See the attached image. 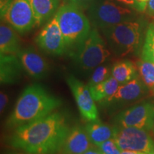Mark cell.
Returning <instances> with one entry per match:
<instances>
[{"label": "cell", "mask_w": 154, "mask_h": 154, "mask_svg": "<svg viewBox=\"0 0 154 154\" xmlns=\"http://www.w3.org/2000/svg\"><path fill=\"white\" fill-rule=\"evenodd\" d=\"M70 128L66 115L54 111L13 130L7 142L13 149L31 154H57Z\"/></svg>", "instance_id": "6da1fadb"}, {"label": "cell", "mask_w": 154, "mask_h": 154, "mask_svg": "<svg viewBox=\"0 0 154 154\" xmlns=\"http://www.w3.org/2000/svg\"><path fill=\"white\" fill-rule=\"evenodd\" d=\"M62 103L61 99L49 93L41 84H31L19 96L6 121V128L14 130L38 120L54 112Z\"/></svg>", "instance_id": "7a4b0ae2"}, {"label": "cell", "mask_w": 154, "mask_h": 154, "mask_svg": "<svg viewBox=\"0 0 154 154\" xmlns=\"http://www.w3.org/2000/svg\"><path fill=\"white\" fill-rule=\"evenodd\" d=\"M143 24L131 20L101 29L108 47L117 57H124L138 52L142 44Z\"/></svg>", "instance_id": "3957f363"}, {"label": "cell", "mask_w": 154, "mask_h": 154, "mask_svg": "<svg viewBox=\"0 0 154 154\" xmlns=\"http://www.w3.org/2000/svg\"><path fill=\"white\" fill-rule=\"evenodd\" d=\"M55 17L66 44V52H73L91 32L89 19L80 7L68 4L58 9Z\"/></svg>", "instance_id": "277c9868"}, {"label": "cell", "mask_w": 154, "mask_h": 154, "mask_svg": "<svg viewBox=\"0 0 154 154\" xmlns=\"http://www.w3.org/2000/svg\"><path fill=\"white\" fill-rule=\"evenodd\" d=\"M111 54L106 42L95 28L69 55L77 70L84 76H89L96 67L110 60Z\"/></svg>", "instance_id": "5b68a950"}, {"label": "cell", "mask_w": 154, "mask_h": 154, "mask_svg": "<svg viewBox=\"0 0 154 154\" xmlns=\"http://www.w3.org/2000/svg\"><path fill=\"white\" fill-rule=\"evenodd\" d=\"M88 19L96 28L100 29L134 20L136 10L117 4L113 0H96L88 8Z\"/></svg>", "instance_id": "8992f818"}, {"label": "cell", "mask_w": 154, "mask_h": 154, "mask_svg": "<svg viewBox=\"0 0 154 154\" xmlns=\"http://www.w3.org/2000/svg\"><path fill=\"white\" fill-rule=\"evenodd\" d=\"M115 126L135 127L150 131L154 126V103L144 101L120 111L113 120Z\"/></svg>", "instance_id": "52a82bcc"}, {"label": "cell", "mask_w": 154, "mask_h": 154, "mask_svg": "<svg viewBox=\"0 0 154 154\" xmlns=\"http://www.w3.org/2000/svg\"><path fill=\"white\" fill-rule=\"evenodd\" d=\"M114 126L113 139L121 151H134L151 154L154 140L147 131L135 127Z\"/></svg>", "instance_id": "ba28073f"}, {"label": "cell", "mask_w": 154, "mask_h": 154, "mask_svg": "<svg viewBox=\"0 0 154 154\" xmlns=\"http://www.w3.org/2000/svg\"><path fill=\"white\" fill-rule=\"evenodd\" d=\"M149 93V88L140 76H138L129 82L120 84L118 90L112 96L99 104L108 110L113 111L138 101Z\"/></svg>", "instance_id": "9c48e42d"}, {"label": "cell", "mask_w": 154, "mask_h": 154, "mask_svg": "<svg viewBox=\"0 0 154 154\" xmlns=\"http://www.w3.org/2000/svg\"><path fill=\"white\" fill-rule=\"evenodd\" d=\"M1 17L19 34L29 32L36 25L33 9L28 0H12Z\"/></svg>", "instance_id": "30bf717a"}, {"label": "cell", "mask_w": 154, "mask_h": 154, "mask_svg": "<svg viewBox=\"0 0 154 154\" xmlns=\"http://www.w3.org/2000/svg\"><path fill=\"white\" fill-rule=\"evenodd\" d=\"M66 83L72 91L82 118L87 121L98 120L97 106L87 84H84L72 74L66 76Z\"/></svg>", "instance_id": "8fae6325"}, {"label": "cell", "mask_w": 154, "mask_h": 154, "mask_svg": "<svg viewBox=\"0 0 154 154\" xmlns=\"http://www.w3.org/2000/svg\"><path fill=\"white\" fill-rule=\"evenodd\" d=\"M35 42L38 47L48 54L61 56L66 52L64 38L55 16L42 29Z\"/></svg>", "instance_id": "7c38bea8"}, {"label": "cell", "mask_w": 154, "mask_h": 154, "mask_svg": "<svg viewBox=\"0 0 154 154\" xmlns=\"http://www.w3.org/2000/svg\"><path fill=\"white\" fill-rule=\"evenodd\" d=\"M24 72L34 79H42L47 76L50 70L46 59L33 47L21 49L17 54Z\"/></svg>", "instance_id": "4fadbf2b"}, {"label": "cell", "mask_w": 154, "mask_h": 154, "mask_svg": "<svg viewBox=\"0 0 154 154\" xmlns=\"http://www.w3.org/2000/svg\"><path fill=\"white\" fill-rule=\"evenodd\" d=\"M94 146L84 127L76 124L71 127L59 153L82 154Z\"/></svg>", "instance_id": "5bb4252c"}, {"label": "cell", "mask_w": 154, "mask_h": 154, "mask_svg": "<svg viewBox=\"0 0 154 154\" xmlns=\"http://www.w3.org/2000/svg\"><path fill=\"white\" fill-rule=\"evenodd\" d=\"M24 71L17 54H0V82L3 85L19 82Z\"/></svg>", "instance_id": "9a60e30c"}, {"label": "cell", "mask_w": 154, "mask_h": 154, "mask_svg": "<svg viewBox=\"0 0 154 154\" xmlns=\"http://www.w3.org/2000/svg\"><path fill=\"white\" fill-rule=\"evenodd\" d=\"M21 49L19 36L14 29L2 21L0 25V54H17Z\"/></svg>", "instance_id": "2e32d148"}, {"label": "cell", "mask_w": 154, "mask_h": 154, "mask_svg": "<svg viewBox=\"0 0 154 154\" xmlns=\"http://www.w3.org/2000/svg\"><path fill=\"white\" fill-rule=\"evenodd\" d=\"M88 138L93 145L98 146L106 140L113 138L114 126L104 124L99 119L88 121L84 126Z\"/></svg>", "instance_id": "e0dca14e"}, {"label": "cell", "mask_w": 154, "mask_h": 154, "mask_svg": "<svg viewBox=\"0 0 154 154\" xmlns=\"http://www.w3.org/2000/svg\"><path fill=\"white\" fill-rule=\"evenodd\" d=\"M111 76L120 84H126L139 76L137 67L132 61L123 59L116 61L111 66Z\"/></svg>", "instance_id": "ac0fdd59"}, {"label": "cell", "mask_w": 154, "mask_h": 154, "mask_svg": "<svg viewBox=\"0 0 154 154\" xmlns=\"http://www.w3.org/2000/svg\"><path fill=\"white\" fill-rule=\"evenodd\" d=\"M33 9L36 25H40L50 19L59 6V0H28Z\"/></svg>", "instance_id": "d6986e66"}, {"label": "cell", "mask_w": 154, "mask_h": 154, "mask_svg": "<svg viewBox=\"0 0 154 154\" xmlns=\"http://www.w3.org/2000/svg\"><path fill=\"white\" fill-rule=\"evenodd\" d=\"M119 86V82L111 76L99 85L89 88V89L95 101L101 103L112 96L118 90Z\"/></svg>", "instance_id": "ffe728a7"}, {"label": "cell", "mask_w": 154, "mask_h": 154, "mask_svg": "<svg viewBox=\"0 0 154 154\" xmlns=\"http://www.w3.org/2000/svg\"><path fill=\"white\" fill-rule=\"evenodd\" d=\"M136 65L140 79L149 88L150 93L154 96V63L140 59Z\"/></svg>", "instance_id": "44dd1931"}, {"label": "cell", "mask_w": 154, "mask_h": 154, "mask_svg": "<svg viewBox=\"0 0 154 154\" xmlns=\"http://www.w3.org/2000/svg\"><path fill=\"white\" fill-rule=\"evenodd\" d=\"M111 76V67L109 66L106 63L99 66L92 72L89 76L87 86L88 88L94 87L103 82Z\"/></svg>", "instance_id": "7402d4cb"}, {"label": "cell", "mask_w": 154, "mask_h": 154, "mask_svg": "<svg viewBox=\"0 0 154 154\" xmlns=\"http://www.w3.org/2000/svg\"><path fill=\"white\" fill-rule=\"evenodd\" d=\"M141 59L154 63V23L150 24L146 31L145 40L142 48Z\"/></svg>", "instance_id": "603a6c76"}, {"label": "cell", "mask_w": 154, "mask_h": 154, "mask_svg": "<svg viewBox=\"0 0 154 154\" xmlns=\"http://www.w3.org/2000/svg\"><path fill=\"white\" fill-rule=\"evenodd\" d=\"M103 154H120L121 150L113 138H111L96 146Z\"/></svg>", "instance_id": "cb8c5ba5"}, {"label": "cell", "mask_w": 154, "mask_h": 154, "mask_svg": "<svg viewBox=\"0 0 154 154\" xmlns=\"http://www.w3.org/2000/svg\"><path fill=\"white\" fill-rule=\"evenodd\" d=\"M113 1L120 5L129 7V8L134 9L135 10L138 11V7L135 0H113Z\"/></svg>", "instance_id": "d4e9b609"}, {"label": "cell", "mask_w": 154, "mask_h": 154, "mask_svg": "<svg viewBox=\"0 0 154 154\" xmlns=\"http://www.w3.org/2000/svg\"><path fill=\"white\" fill-rule=\"evenodd\" d=\"M9 101V96L6 92L1 91L0 94V111L1 113H4Z\"/></svg>", "instance_id": "484cf974"}, {"label": "cell", "mask_w": 154, "mask_h": 154, "mask_svg": "<svg viewBox=\"0 0 154 154\" xmlns=\"http://www.w3.org/2000/svg\"><path fill=\"white\" fill-rule=\"evenodd\" d=\"M73 3L80 8L88 9L96 0H72Z\"/></svg>", "instance_id": "4316f807"}, {"label": "cell", "mask_w": 154, "mask_h": 154, "mask_svg": "<svg viewBox=\"0 0 154 154\" xmlns=\"http://www.w3.org/2000/svg\"><path fill=\"white\" fill-rule=\"evenodd\" d=\"M138 7V11H144L147 7L148 2L149 0H135Z\"/></svg>", "instance_id": "83f0119b"}, {"label": "cell", "mask_w": 154, "mask_h": 154, "mask_svg": "<svg viewBox=\"0 0 154 154\" xmlns=\"http://www.w3.org/2000/svg\"><path fill=\"white\" fill-rule=\"evenodd\" d=\"M146 9H147L148 14L151 17H154V0H149Z\"/></svg>", "instance_id": "f1b7e54d"}, {"label": "cell", "mask_w": 154, "mask_h": 154, "mask_svg": "<svg viewBox=\"0 0 154 154\" xmlns=\"http://www.w3.org/2000/svg\"><path fill=\"white\" fill-rule=\"evenodd\" d=\"M82 154H103V153H102V152L100 151L98 148L97 149H96V148L92 147L91 149L87 150V151Z\"/></svg>", "instance_id": "f546056e"}, {"label": "cell", "mask_w": 154, "mask_h": 154, "mask_svg": "<svg viewBox=\"0 0 154 154\" xmlns=\"http://www.w3.org/2000/svg\"><path fill=\"white\" fill-rule=\"evenodd\" d=\"M140 152L134 151H121L120 154H140Z\"/></svg>", "instance_id": "4dcf8cb0"}, {"label": "cell", "mask_w": 154, "mask_h": 154, "mask_svg": "<svg viewBox=\"0 0 154 154\" xmlns=\"http://www.w3.org/2000/svg\"><path fill=\"white\" fill-rule=\"evenodd\" d=\"M5 154H31L26 152H19V151H7Z\"/></svg>", "instance_id": "1f68e13d"}, {"label": "cell", "mask_w": 154, "mask_h": 154, "mask_svg": "<svg viewBox=\"0 0 154 154\" xmlns=\"http://www.w3.org/2000/svg\"><path fill=\"white\" fill-rule=\"evenodd\" d=\"M140 154H149V153H140Z\"/></svg>", "instance_id": "d6a6232c"}, {"label": "cell", "mask_w": 154, "mask_h": 154, "mask_svg": "<svg viewBox=\"0 0 154 154\" xmlns=\"http://www.w3.org/2000/svg\"><path fill=\"white\" fill-rule=\"evenodd\" d=\"M153 135H154V126H153Z\"/></svg>", "instance_id": "836d02e7"}, {"label": "cell", "mask_w": 154, "mask_h": 154, "mask_svg": "<svg viewBox=\"0 0 154 154\" xmlns=\"http://www.w3.org/2000/svg\"><path fill=\"white\" fill-rule=\"evenodd\" d=\"M151 154H154V151H153V153H151Z\"/></svg>", "instance_id": "e575fe53"}, {"label": "cell", "mask_w": 154, "mask_h": 154, "mask_svg": "<svg viewBox=\"0 0 154 154\" xmlns=\"http://www.w3.org/2000/svg\"></svg>", "instance_id": "d590c367"}]
</instances>
